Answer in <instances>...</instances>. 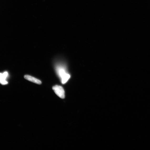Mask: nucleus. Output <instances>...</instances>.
I'll use <instances>...</instances> for the list:
<instances>
[{"label":"nucleus","instance_id":"2","mask_svg":"<svg viewBox=\"0 0 150 150\" xmlns=\"http://www.w3.org/2000/svg\"><path fill=\"white\" fill-rule=\"evenodd\" d=\"M52 89L55 93L59 98L64 99L65 97V92L63 87L58 85L54 86Z\"/></svg>","mask_w":150,"mask_h":150},{"label":"nucleus","instance_id":"3","mask_svg":"<svg viewBox=\"0 0 150 150\" xmlns=\"http://www.w3.org/2000/svg\"><path fill=\"white\" fill-rule=\"evenodd\" d=\"M8 75V73L7 72L0 73V83L3 85L7 84L8 82L7 79Z\"/></svg>","mask_w":150,"mask_h":150},{"label":"nucleus","instance_id":"4","mask_svg":"<svg viewBox=\"0 0 150 150\" xmlns=\"http://www.w3.org/2000/svg\"><path fill=\"white\" fill-rule=\"evenodd\" d=\"M24 78L28 81L39 84H41V81L40 80L29 75H25Z\"/></svg>","mask_w":150,"mask_h":150},{"label":"nucleus","instance_id":"1","mask_svg":"<svg viewBox=\"0 0 150 150\" xmlns=\"http://www.w3.org/2000/svg\"><path fill=\"white\" fill-rule=\"evenodd\" d=\"M57 70L59 76L62 79V83H66L71 77L70 75L66 73V71L62 68H59Z\"/></svg>","mask_w":150,"mask_h":150}]
</instances>
